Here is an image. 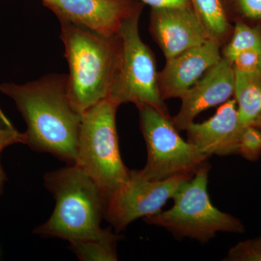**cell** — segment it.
Returning a JSON list of instances; mask_svg holds the SVG:
<instances>
[{
	"label": "cell",
	"mask_w": 261,
	"mask_h": 261,
	"mask_svg": "<svg viewBox=\"0 0 261 261\" xmlns=\"http://www.w3.org/2000/svg\"><path fill=\"white\" fill-rule=\"evenodd\" d=\"M252 125L257 126L261 130V116L257 119L255 120V121L252 123Z\"/></svg>",
	"instance_id": "cell-26"
},
{
	"label": "cell",
	"mask_w": 261,
	"mask_h": 261,
	"mask_svg": "<svg viewBox=\"0 0 261 261\" xmlns=\"http://www.w3.org/2000/svg\"><path fill=\"white\" fill-rule=\"evenodd\" d=\"M233 97L243 126L252 124L261 116V70L250 73L235 72Z\"/></svg>",
	"instance_id": "cell-14"
},
{
	"label": "cell",
	"mask_w": 261,
	"mask_h": 261,
	"mask_svg": "<svg viewBox=\"0 0 261 261\" xmlns=\"http://www.w3.org/2000/svg\"><path fill=\"white\" fill-rule=\"evenodd\" d=\"M61 22L106 36L118 35L123 21L142 3L135 0H42Z\"/></svg>",
	"instance_id": "cell-9"
},
{
	"label": "cell",
	"mask_w": 261,
	"mask_h": 261,
	"mask_svg": "<svg viewBox=\"0 0 261 261\" xmlns=\"http://www.w3.org/2000/svg\"><path fill=\"white\" fill-rule=\"evenodd\" d=\"M25 142L24 133L19 132L0 108V153L3 149L15 144Z\"/></svg>",
	"instance_id": "cell-19"
},
{
	"label": "cell",
	"mask_w": 261,
	"mask_h": 261,
	"mask_svg": "<svg viewBox=\"0 0 261 261\" xmlns=\"http://www.w3.org/2000/svg\"><path fill=\"white\" fill-rule=\"evenodd\" d=\"M250 49H261L260 23L250 25L236 20L229 41L221 51L222 58L232 63L240 53Z\"/></svg>",
	"instance_id": "cell-16"
},
{
	"label": "cell",
	"mask_w": 261,
	"mask_h": 261,
	"mask_svg": "<svg viewBox=\"0 0 261 261\" xmlns=\"http://www.w3.org/2000/svg\"><path fill=\"white\" fill-rule=\"evenodd\" d=\"M234 87L232 63L221 58L180 98L181 108L176 116L171 118L173 125L178 130H186L202 111L229 100L234 93Z\"/></svg>",
	"instance_id": "cell-11"
},
{
	"label": "cell",
	"mask_w": 261,
	"mask_h": 261,
	"mask_svg": "<svg viewBox=\"0 0 261 261\" xmlns=\"http://www.w3.org/2000/svg\"><path fill=\"white\" fill-rule=\"evenodd\" d=\"M233 2L240 17L239 20L255 24L260 23L261 0H233Z\"/></svg>",
	"instance_id": "cell-21"
},
{
	"label": "cell",
	"mask_w": 261,
	"mask_h": 261,
	"mask_svg": "<svg viewBox=\"0 0 261 261\" xmlns=\"http://www.w3.org/2000/svg\"><path fill=\"white\" fill-rule=\"evenodd\" d=\"M209 170L208 162L202 165L173 195L172 207L145 218L146 222L165 228L179 240L188 238L202 243L219 232L243 233L245 226L238 218L219 211L211 202Z\"/></svg>",
	"instance_id": "cell-4"
},
{
	"label": "cell",
	"mask_w": 261,
	"mask_h": 261,
	"mask_svg": "<svg viewBox=\"0 0 261 261\" xmlns=\"http://www.w3.org/2000/svg\"><path fill=\"white\" fill-rule=\"evenodd\" d=\"M61 38L68 63L67 90L80 113L109 97L116 77L121 42L83 27L61 22Z\"/></svg>",
	"instance_id": "cell-3"
},
{
	"label": "cell",
	"mask_w": 261,
	"mask_h": 261,
	"mask_svg": "<svg viewBox=\"0 0 261 261\" xmlns=\"http://www.w3.org/2000/svg\"><path fill=\"white\" fill-rule=\"evenodd\" d=\"M243 128L236 100L230 99L221 105L214 116L202 123L193 122L185 130L188 142L210 157L238 154Z\"/></svg>",
	"instance_id": "cell-13"
},
{
	"label": "cell",
	"mask_w": 261,
	"mask_h": 261,
	"mask_svg": "<svg viewBox=\"0 0 261 261\" xmlns=\"http://www.w3.org/2000/svg\"><path fill=\"white\" fill-rule=\"evenodd\" d=\"M118 103L108 97L82 113L75 165L99 186L107 198L128 179L116 127Z\"/></svg>",
	"instance_id": "cell-5"
},
{
	"label": "cell",
	"mask_w": 261,
	"mask_h": 261,
	"mask_svg": "<svg viewBox=\"0 0 261 261\" xmlns=\"http://www.w3.org/2000/svg\"><path fill=\"white\" fill-rule=\"evenodd\" d=\"M141 130L147 148L145 167L138 171L142 177L162 180L178 174L194 176L207 162L202 153L178 134L170 116L151 106L138 108Z\"/></svg>",
	"instance_id": "cell-7"
},
{
	"label": "cell",
	"mask_w": 261,
	"mask_h": 261,
	"mask_svg": "<svg viewBox=\"0 0 261 261\" xmlns=\"http://www.w3.org/2000/svg\"><path fill=\"white\" fill-rule=\"evenodd\" d=\"M152 8L192 6L190 0H140Z\"/></svg>",
	"instance_id": "cell-23"
},
{
	"label": "cell",
	"mask_w": 261,
	"mask_h": 261,
	"mask_svg": "<svg viewBox=\"0 0 261 261\" xmlns=\"http://www.w3.org/2000/svg\"><path fill=\"white\" fill-rule=\"evenodd\" d=\"M221 44L213 39L166 60L159 73V85L164 99L181 98L222 58Z\"/></svg>",
	"instance_id": "cell-12"
},
{
	"label": "cell",
	"mask_w": 261,
	"mask_h": 261,
	"mask_svg": "<svg viewBox=\"0 0 261 261\" xmlns=\"http://www.w3.org/2000/svg\"><path fill=\"white\" fill-rule=\"evenodd\" d=\"M44 184L56 199V207L50 218L34 233L63 239L70 243L118 237L101 226L106 197L77 165L69 164L47 173Z\"/></svg>",
	"instance_id": "cell-2"
},
{
	"label": "cell",
	"mask_w": 261,
	"mask_h": 261,
	"mask_svg": "<svg viewBox=\"0 0 261 261\" xmlns=\"http://www.w3.org/2000/svg\"><path fill=\"white\" fill-rule=\"evenodd\" d=\"M0 92L13 99L27 123L25 145L75 164L82 113L70 102L66 75H48L21 85L2 84Z\"/></svg>",
	"instance_id": "cell-1"
},
{
	"label": "cell",
	"mask_w": 261,
	"mask_h": 261,
	"mask_svg": "<svg viewBox=\"0 0 261 261\" xmlns=\"http://www.w3.org/2000/svg\"><path fill=\"white\" fill-rule=\"evenodd\" d=\"M238 154L249 161H256L261 155V130L254 125L244 127Z\"/></svg>",
	"instance_id": "cell-18"
},
{
	"label": "cell",
	"mask_w": 261,
	"mask_h": 261,
	"mask_svg": "<svg viewBox=\"0 0 261 261\" xmlns=\"http://www.w3.org/2000/svg\"><path fill=\"white\" fill-rule=\"evenodd\" d=\"M119 237L106 240H89L70 243V249L81 260H118L116 244Z\"/></svg>",
	"instance_id": "cell-17"
},
{
	"label": "cell",
	"mask_w": 261,
	"mask_h": 261,
	"mask_svg": "<svg viewBox=\"0 0 261 261\" xmlns=\"http://www.w3.org/2000/svg\"><path fill=\"white\" fill-rule=\"evenodd\" d=\"M149 31L166 60L211 39L192 6L152 8Z\"/></svg>",
	"instance_id": "cell-10"
},
{
	"label": "cell",
	"mask_w": 261,
	"mask_h": 261,
	"mask_svg": "<svg viewBox=\"0 0 261 261\" xmlns=\"http://www.w3.org/2000/svg\"><path fill=\"white\" fill-rule=\"evenodd\" d=\"M235 72L250 73L261 70V49H247L240 53L232 63Z\"/></svg>",
	"instance_id": "cell-20"
},
{
	"label": "cell",
	"mask_w": 261,
	"mask_h": 261,
	"mask_svg": "<svg viewBox=\"0 0 261 261\" xmlns=\"http://www.w3.org/2000/svg\"><path fill=\"white\" fill-rule=\"evenodd\" d=\"M241 243L244 246L250 250L261 252V238L255 239V240H246V241L241 242Z\"/></svg>",
	"instance_id": "cell-24"
},
{
	"label": "cell",
	"mask_w": 261,
	"mask_h": 261,
	"mask_svg": "<svg viewBox=\"0 0 261 261\" xmlns=\"http://www.w3.org/2000/svg\"><path fill=\"white\" fill-rule=\"evenodd\" d=\"M192 176L178 174L162 180H149L137 171H130L128 179L106 198L105 218L120 232L136 220L161 212L182 184Z\"/></svg>",
	"instance_id": "cell-8"
},
{
	"label": "cell",
	"mask_w": 261,
	"mask_h": 261,
	"mask_svg": "<svg viewBox=\"0 0 261 261\" xmlns=\"http://www.w3.org/2000/svg\"><path fill=\"white\" fill-rule=\"evenodd\" d=\"M225 260L261 261V252L250 250L240 242L230 249Z\"/></svg>",
	"instance_id": "cell-22"
},
{
	"label": "cell",
	"mask_w": 261,
	"mask_h": 261,
	"mask_svg": "<svg viewBox=\"0 0 261 261\" xmlns=\"http://www.w3.org/2000/svg\"><path fill=\"white\" fill-rule=\"evenodd\" d=\"M142 5L122 24L118 33L121 56L109 97L119 106L133 103L137 108L151 106L170 116L161 96L153 53L140 37L139 21Z\"/></svg>",
	"instance_id": "cell-6"
},
{
	"label": "cell",
	"mask_w": 261,
	"mask_h": 261,
	"mask_svg": "<svg viewBox=\"0 0 261 261\" xmlns=\"http://www.w3.org/2000/svg\"><path fill=\"white\" fill-rule=\"evenodd\" d=\"M190 3L210 39L222 45L233 30L222 0H190Z\"/></svg>",
	"instance_id": "cell-15"
},
{
	"label": "cell",
	"mask_w": 261,
	"mask_h": 261,
	"mask_svg": "<svg viewBox=\"0 0 261 261\" xmlns=\"http://www.w3.org/2000/svg\"><path fill=\"white\" fill-rule=\"evenodd\" d=\"M6 180V174H5L3 166H2L1 163H0V195H1L2 192H3V188H4V185Z\"/></svg>",
	"instance_id": "cell-25"
}]
</instances>
